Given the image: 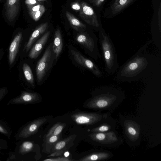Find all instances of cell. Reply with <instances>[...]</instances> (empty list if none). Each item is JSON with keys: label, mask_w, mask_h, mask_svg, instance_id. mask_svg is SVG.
<instances>
[{"label": "cell", "mask_w": 161, "mask_h": 161, "mask_svg": "<svg viewBox=\"0 0 161 161\" xmlns=\"http://www.w3.org/2000/svg\"><path fill=\"white\" fill-rule=\"evenodd\" d=\"M108 130V127L107 126H102L100 127L98 130L101 132L107 131Z\"/></svg>", "instance_id": "30"}, {"label": "cell", "mask_w": 161, "mask_h": 161, "mask_svg": "<svg viewBox=\"0 0 161 161\" xmlns=\"http://www.w3.org/2000/svg\"><path fill=\"white\" fill-rule=\"evenodd\" d=\"M8 91L6 87L0 88V104L2 100L8 93Z\"/></svg>", "instance_id": "24"}, {"label": "cell", "mask_w": 161, "mask_h": 161, "mask_svg": "<svg viewBox=\"0 0 161 161\" xmlns=\"http://www.w3.org/2000/svg\"><path fill=\"white\" fill-rule=\"evenodd\" d=\"M71 7L74 10L79 11L81 9V5L78 2L72 3L71 4Z\"/></svg>", "instance_id": "29"}, {"label": "cell", "mask_w": 161, "mask_h": 161, "mask_svg": "<svg viewBox=\"0 0 161 161\" xmlns=\"http://www.w3.org/2000/svg\"><path fill=\"white\" fill-rule=\"evenodd\" d=\"M80 4L81 8L79 12L81 18L89 25L99 27L100 25L97 16L92 7L85 2H82Z\"/></svg>", "instance_id": "8"}, {"label": "cell", "mask_w": 161, "mask_h": 161, "mask_svg": "<svg viewBox=\"0 0 161 161\" xmlns=\"http://www.w3.org/2000/svg\"><path fill=\"white\" fill-rule=\"evenodd\" d=\"M137 0H112L104 12V16L106 18L113 17Z\"/></svg>", "instance_id": "7"}, {"label": "cell", "mask_w": 161, "mask_h": 161, "mask_svg": "<svg viewBox=\"0 0 161 161\" xmlns=\"http://www.w3.org/2000/svg\"><path fill=\"white\" fill-rule=\"evenodd\" d=\"M63 47V40L61 32L59 29L58 28L55 32L53 42V49L55 55L56 60L60 55Z\"/></svg>", "instance_id": "16"}, {"label": "cell", "mask_w": 161, "mask_h": 161, "mask_svg": "<svg viewBox=\"0 0 161 161\" xmlns=\"http://www.w3.org/2000/svg\"><path fill=\"white\" fill-rule=\"evenodd\" d=\"M22 34L18 32L14 37L9 49L8 60L9 64L12 65L14 62L18 51L21 41Z\"/></svg>", "instance_id": "13"}, {"label": "cell", "mask_w": 161, "mask_h": 161, "mask_svg": "<svg viewBox=\"0 0 161 161\" xmlns=\"http://www.w3.org/2000/svg\"><path fill=\"white\" fill-rule=\"evenodd\" d=\"M0 133L9 139L10 138L12 134V130L9 125L1 119H0Z\"/></svg>", "instance_id": "21"}, {"label": "cell", "mask_w": 161, "mask_h": 161, "mask_svg": "<svg viewBox=\"0 0 161 161\" xmlns=\"http://www.w3.org/2000/svg\"><path fill=\"white\" fill-rule=\"evenodd\" d=\"M128 132L132 135H135L136 133L135 130L131 127H129L128 129Z\"/></svg>", "instance_id": "31"}, {"label": "cell", "mask_w": 161, "mask_h": 161, "mask_svg": "<svg viewBox=\"0 0 161 161\" xmlns=\"http://www.w3.org/2000/svg\"><path fill=\"white\" fill-rule=\"evenodd\" d=\"M65 157H68L69 155V153L68 152H66L65 154Z\"/></svg>", "instance_id": "32"}, {"label": "cell", "mask_w": 161, "mask_h": 161, "mask_svg": "<svg viewBox=\"0 0 161 161\" xmlns=\"http://www.w3.org/2000/svg\"><path fill=\"white\" fill-rule=\"evenodd\" d=\"M67 150V149H64L59 151L54 152L51 153L50 155L48 156V157L61 156L63 154L64 152Z\"/></svg>", "instance_id": "27"}, {"label": "cell", "mask_w": 161, "mask_h": 161, "mask_svg": "<svg viewBox=\"0 0 161 161\" xmlns=\"http://www.w3.org/2000/svg\"><path fill=\"white\" fill-rule=\"evenodd\" d=\"M72 120L79 125H89L94 123L97 120L94 114L83 112H78L71 116Z\"/></svg>", "instance_id": "11"}, {"label": "cell", "mask_w": 161, "mask_h": 161, "mask_svg": "<svg viewBox=\"0 0 161 161\" xmlns=\"http://www.w3.org/2000/svg\"><path fill=\"white\" fill-rule=\"evenodd\" d=\"M23 70L26 80L30 84L34 86V76L30 66L27 63H25L23 64Z\"/></svg>", "instance_id": "20"}, {"label": "cell", "mask_w": 161, "mask_h": 161, "mask_svg": "<svg viewBox=\"0 0 161 161\" xmlns=\"http://www.w3.org/2000/svg\"><path fill=\"white\" fill-rule=\"evenodd\" d=\"M48 25V23L46 22L41 24L35 29L26 44L24 50L26 52L29 50L36 39L47 30Z\"/></svg>", "instance_id": "14"}, {"label": "cell", "mask_w": 161, "mask_h": 161, "mask_svg": "<svg viewBox=\"0 0 161 161\" xmlns=\"http://www.w3.org/2000/svg\"><path fill=\"white\" fill-rule=\"evenodd\" d=\"M1 0H0V1Z\"/></svg>", "instance_id": "35"}, {"label": "cell", "mask_w": 161, "mask_h": 161, "mask_svg": "<svg viewBox=\"0 0 161 161\" xmlns=\"http://www.w3.org/2000/svg\"><path fill=\"white\" fill-rule=\"evenodd\" d=\"M152 41L149 40L146 42L121 66L117 73L118 80L129 82L136 81L146 74L152 63V57L147 50Z\"/></svg>", "instance_id": "1"}, {"label": "cell", "mask_w": 161, "mask_h": 161, "mask_svg": "<svg viewBox=\"0 0 161 161\" xmlns=\"http://www.w3.org/2000/svg\"><path fill=\"white\" fill-rule=\"evenodd\" d=\"M77 41L84 46L91 56L97 60L100 57V54L97 46V39L86 32H82L76 37Z\"/></svg>", "instance_id": "4"}, {"label": "cell", "mask_w": 161, "mask_h": 161, "mask_svg": "<svg viewBox=\"0 0 161 161\" xmlns=\"http://www.w3.org/2000/svg\"><path fill=\"white\" fill-rule=\"evenodd\" d=\"M66 125V123H63L61 122L56 123L49 130L45 136V138L51 136L58 135L61 134Z\"/></svg>", "instance_id": "19"}, {"label": "cell", "mask_w": 161, "mask_h": 161, "mask_svg": "<svg viewBox=\"0 0 161 161\" xmlns=\"http://www.w3.org/2000/svg\"><path fill=\"white\" fill-rule=\"evenodd\" d=\"M61 134L49 136L45 138L43 145V151L45 153L49 154L51 153L52 149L58 141L60 140Z\"/></svg>", "instance_id": "18"}, {"label": "cell", "mask_w": 161, "mask_h": 161, "mask_svg": "<svg viewBox=\"0 0 161 161\" xmlns=\"http://www.w3.org/2000/svg\"><path fill=\"white\" fill-rule=\"evenodd\" d=\"M70 52L74 59L78 64L89 70L95 76L99 77L103 76L102 72L93 61L85 58L75 49H71Z\"/></svg>", "instance_id": "6"}, {"label": "cell", "mask_w": 161, "mask_h": 161, "mask_svg": "<svg viewBox=\"0 0 161 161\" xmlns=\"http://www.w3.org/2000/svg\"><path fill=\"white\" fill-rule=\"evenodd\" d=\"M76 136V135L74 134L61 140L58 141L53 147L51 153L64 149L67 150L72 146L73 141Z\"/></svg>", "instance_id": "15"}, {"label": "cell", "mask_w": 161, "mask_h": 161, "mask_svg": "<svg viewBox=\"0 0 161 161\" xmlns=\"http://www.w3.org/2000/svg\"><path fill=\"white\" fill-rule=\"evenodd\" d=\"M46 9L43 5L42 8L38 11L30 14L32 18L35 21H38L41 17L45 12Z\"/></svg>", "instance_id": "22"}, {"label": "cell", "mask_w": 161, "mask_h": 161, "mask_svg": "<svg viewBox=\"0 0 161 161\" xmlns=\"http://www.w3.org/2000/svg\"><path fill=\"white\" fill-rule=\"evenodd\" d=\"M1 153H2V152H0V154ZM1 158H0V161H1L2 160L1 159Z\"/></svg>", "instance_id": "34"}, {"label": "cell", "mask_w": 161, "mask_h": 161, "mask_svg": "<svg viewBox=\"0 0 161 161\" xmlns=\"http://www.w3.org/2000/svg\"><path fill=\"white\" fill-rule=\"evenodd\" d=\"M74 160H75L71 159L69 157H58L54 158H47L43 160V161H70Z\"/></svg>", "instance_id": "23"}, {"label": "cell", "mask_w": 161, "mask_h": 161, "mask_svg": "<svg viewBox=\"0 0 161 161\" xmlns=\"http://www.w3.org/2000/svg\"><path fill=\"white\" fill-rule=\"evenodd\" d=\"M55 55L53 49V43H51L36 65V78L39 83H41L46 77L52 67Z\"/></svg>", "instance_id": "3"}, {"label": "cell", "mask_w": 161, "mask_h": 161, "mask_svg": "<svg viewBox=\"0 0 161 161\" xmlns=\"http://www.w3.org/2000/svg\"><path fill=\"white\" fill-rule=\"evenodd\" d=\"M104 1V0H89V2L94 6L98 7L102 5Z\"/></svg>", "instance_id": "26"}, {"label": "cell", "mask_w": 161, "mask_h": 161, "mask_svg": "<svg viewBox=\"0 0 161 161\" xmlns=\"http://www.w3.org/2000/svg\"><path fill=\"white\" fill-rule=\"evenodd\" d=\"M47 120V119L41 118L30 122L20 128L14 135V138L16 140L20 141L35 134Z\"/></svg>", "instance_id": "5"}, {"label": "cell", "mask_w": 161, "mask_h": 161, "mask_svg": "<svg viewBox=\"0 0 161 161\" xmlns=\"http://www.w3.org/2000/svg\"><path fill=\"white\" fill-rule=\"evenodd\" d=\"M19 0H7L6 3L5 15L9 21H14L20 9Z\"/></svg>", "instance_id": "10"}, {"label": "cell", "mask_w": 161, "mask_h": 161, "mask_svg": "<svg viewBox=\"0 0 161 161\" xmlns=\"http://www.w3.org/2000/svg\"><path fill=\"white\" fill-rule=\"evenodd\" d=\"M8 148V143L4 139L0 138V150H5Z\"/></svg>", "instance_id": "25"}, {"label": "cell", "mask_w": 161, "mask_h": 161, "mask_svg": "<svg viewBox=\"0 0 161 161\" xmlns=\"http://www.w3.org/2000/svg\"><path fill=\"white\" fill-rule=\"evenodd\" d=\"M25 3L27 6H33L40 3L37 0H25Z\"/></svg>", "instance_id": "28"}, {"label": "cell", "mask_w": 161, "mask_h": 161, "mask_svg": "<svg viewBox=\"0 0 161 161\" xmlns=\"http://www.w3.org/2000/svg\"><path fill=\"white\" fill-rule=\"evenodd\" d=\"M65 15L71 26L76 31H80L86 29V25L81 22L72 14L67 11L65 12Z\"/></svg>", "instance_id": "17"}, {"label": "cell", "mask_w": 161, "mask_h": 161, "mask_svg": "<svg viewBox=\"0 0 161 161\" xmlns=\"http://www.w3.org/2000/svg\"><path fill=\"white\" fill-rule=\"evenodd\" d=\"M50 34L48 31L38 39L33 45L29 53V57L31 59H36L39 55L47 42Z\"/></svg>", "instance_id": "12"}, {"label": "cell", "mask_w": 161, "mask_h": 161, "mask_svg": "<svg viewBox=\"0 0 161 161\" xmlns=\"http://www.w3.org/2000/svg\"><path fill=\"white\" fill-rule=\"evenodd\" d=\"M39 2H45L47 1V0H37Z\"/></svg>", "instance_id": "33"}, {"label": "cell", "mask_w": 161, "mask_h": 161, "mask_svg": "<svg viewBox=\"0 0 161 161\" xmlns=\"http://www.w3.org/2000/svg\"><path fill=\"white\" fill-rule=\"evenodd\" d=\"M99 37L105 71L109 74H113L119 68L114 46L110 37L102 28L100 31Z\"/></svg>", "instance_id": "2"}, {"label": "cell", "mask_w": 161, "mask_h": 161, "mask_svg": "<svg viewBox=\"0 0 161 161\" xmlns=\"http://www.w3.org/2000/svg\"><path fill=\"white\" fill-rule=\"evenodd\" d=\"M40 97L36 92H31L24 91L21 92V94L11 100L7 103V105L27 104L34 103L39 101Z\"/></svg>", "instance_id": "9"}]
</instances>
